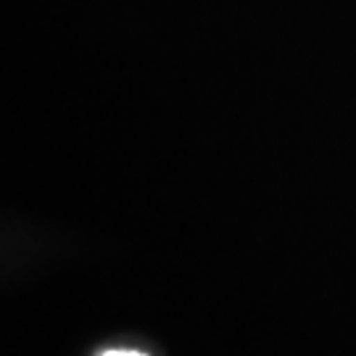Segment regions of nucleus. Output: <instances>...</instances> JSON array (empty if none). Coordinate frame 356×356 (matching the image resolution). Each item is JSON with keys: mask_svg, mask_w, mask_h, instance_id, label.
I'll return each mask as SVG.
<instances>
[{"mask_svg": "<svg viewBox=\"0 0 356 356\" xmlns=\"http://www.w3.org/2000/svg\"><path fill=\"white\" fill-rule=\"evenodd\" d=\"M103 356H145L140 351H106Z\"/></svg>", "mask_w": 356, "mask_h": 356, "instance_id": "f257e3e1", "label": "nucleus"}]
</instances>
